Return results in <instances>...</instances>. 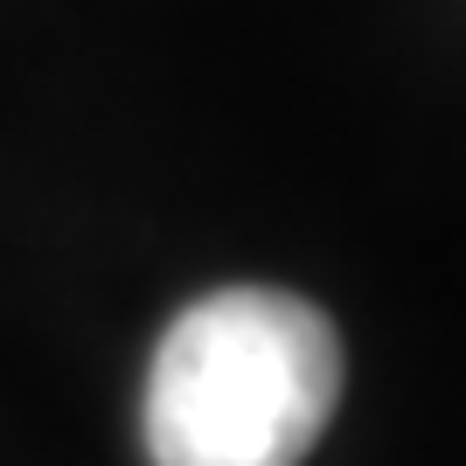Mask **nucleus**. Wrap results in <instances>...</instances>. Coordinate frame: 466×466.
<instances>
[{
    "instance_id": "f257e3e1",
    "label": "nucleus",
    "mask_w": 466,
    "mask_h": 466,
    "mask_svg": "<svg viewBox=\"0 0 466 466\" xmlns=\"http://www.w3.org/2000/svg\"><path fill=\"white\" fill-rule=\"evenodd\" d=\"M341 404V334L313 299L223 286L175 313L147 370L154 466H299Z\"/></svg>"
}]
</instances>
